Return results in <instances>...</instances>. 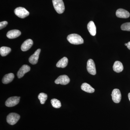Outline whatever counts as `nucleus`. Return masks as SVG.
Returning <instances> with one entry per match:
<instances>
[{
	"instance_id": "f257e3e1",
	"label": "nucleus",
	"mask_w": 130,
	"mask_h": 130,
	"mask_svg": "<svg viewBox=\"0 0 130 130\" xmlns=\"http://www.w3.org/2000/svg\"><path fill=\"white\" fill-rule=\"evenodd\" d=\"M67 39L69 42L72 44L78 45L84 43L83 39L78 34H72L68 35Z\"/></svg>"
},
{
	"instance_id": "f03ea898",
	"label": "nucleus",
	"mask_w": 130,
	"mask_h": 130,
	"mask_svg": "<svg viewBox=\"0 0 130 130\" xmlns=\"http://www.w3.org/2000/svg\"><path fill=\"white\" fill-rule=\"evenodd\" d=\"M53 5L55 11L59 14L63 13L65 6L63 0H53Z\"/></svg>"
},
{
	"instance_id": "7ed1b4c3",
	"label": "nucleus",
	"mask_w": 130,
	"mask_h": 130,
	"mask_svg": "<svg viewBox=\"0 0 130 130\" xmlns=\"http://www.w3.org/2000/svg\"><path fill=\"white\" fill-rule=\"evenodd\" d=\"M20 119V116L15 113H11L7 117V121L9 124L14 125Z\"/></svg>"
},
{
	"instance_id": "20e7f679",
	"label": "nucleus",
	"mask_w": 130,
	"mask_h": 130,
	"mask_svg": "<svg viewBox=\"0 0 130 130\" xmlns=\"http://www.w3.org/2000/svg\"><path fill=\"white\" fill-rule=\"evenodd\" d=\"M14 13L19 18L24 19L29 16V12L24 8L19 7L14 9Z\"/></svg>"
},
{
	"instance_id": "39448f33",
	"label": "nucleus",
	"mask_w": 130,
	"mask_h": 130,
	"mask_svg": "<svg viewBox=\"0 0 130 130\" xmlns=\"http://www.w3.org/2000/svg\"><path fill=\"white\" fill-rule=\"evenodd\" d=\"M20 98V97L16 96L9 98L6 101L5 105L8 107L14 106L18 104Z\"/></svg>"
},
{
	"instance_id": "423d86ee",
	"label": "nucleus",
	"mask_w": 130,
	"mask_h": 130,
	"mask_svg": "<svg viewBox=\"0 0 130 130\" xmlns=\"http://www.w3.org/2000/svg\"><path fill=\"white\" fill-rule=\"evenodd\" d=\"M87 70L88 72L92 75H95L96 74L95 64L94 61L89 59L87 63Z\"/></svg>"
},
{
	"instance_id": "0eeeda50",
	"label": "nucleus",
	"mask_w": 130,
	"mask_h": 130,
	"mask_svg": "<svg viewBox=\"0 0 130 130\" xmlns=\"http://www.w3.org/2000/svg\"><path fill=\"white\" fill-rule=\"evenodd\" d=\"M70 79L69 77L66 75H61L55 81V83L57 84H60L62 85H66L70 83Z\"/></svg>"
},
{
	"instance_id": "6e6552de",
	"label": "nucleus",
	"mask_w": 130,
	"mask_h": 130,
	"mask_svg": "<svg viewBox=\"0 0 130 130\" xmlns=\"http://www.w3.org/2000/svg\"><path fill=\"white\" fill-rule=\"evenodd\" d=\"M112 100L115 103H119L121 101V92L118 89H115L112 91Z\"/></svg>"
},
{
	"instance_id": "1a4fd4ad",
	"label": "nucleus",
	"mask_w": 130,
	"mask_h": 130,
	"mask_svg": "<svg viewBox=\"0 0 130 130\" xmlns=\"http://www.w3.org/2000/svg\"><path fill=\"white\" fill-rule=\"evenodd\" d=\"M41 51V49H38L35 51L34 54L30 57L29 61L31 64H36L37 63Z\"/></svg>"
},
{
	"instance_id": "9d476101",
	"label": "nucleus",
	"mask_w": 130,
	"mask_h": 130,
	"mask_svg": "<svg viewBox=\"0 0 130 130\" xmlns=\"http://www.w3.org/2000/svg\"><path fill=\"white\" fill-rule=\"evenodd\" d=\"M30 70V67L28 65H23L18 71L17 73V76L19 78H21L22 77H23L26 73L29 71Z\"/></svg>"
},
{
	"instance_id": "9b49d317",
	"label": "nucleus",
	"mask_w": 130,
	"mask_h": 130,
	"mask_svg": "<svg viewBox=\"0 0 130 130\" xmlns=\"http://www.w3.org/2000/svg\"><path fill=\"white\" fill-rule=\"evenodd\" d=\"M116 14L117 17L121 18H128L130 16L129 13L125 9L122 8L118 9L116 11Z\"/></svg>"
},
{
	"instance_id": "f8f14e48",
	"label": "nucleus",
	"mask_w": 130,
	"mask_h": 130,
	"mask_svg": "<svg viewBox=\"0 0 130 130\" xmlns=\"http://www.w3.org/2000/svg\"><path fill=\"white\" fill-rule=\"evenodd\" d=\"M33 44V42L31 39H28L24 42L21 46V50L23 51H28L31 47Z\"/></svg>"
},
{
	"instance_id": "ddd939ff",
	"label": "nucleus",
	"mask_w": 130,
	"mask_h": 130,
	"mask_svg": "<svg viewBox=\"0 0 130 130\" xmlns=\"http://www.w3.org/2000/svg\"><path fill=\"white\" fill-rule=\"evenodd\" d=\"M21 35V31L18 30H12L7 32V37L9 39H14L18 37Z\"/></svg>"
},
{
	"instance_id": "4468645a",
	"label": "nucleus",
	"mask_w": 130,
	"mask_h": 130,
	"mask_svg": "<svg viewBox=\"0 0 130 130\" xmlns=\"http://www.w3.org/2000/svg\"><path fill=\"white\" fill-rule=\"evenodd\" d=\"M87 28L91 36H95L96 34V27L93 21H90L89 22L87 26Z\"/></svg>"
},
{
	"instance_id": "2eb2a0df",
	"label": "nucleus",
	"mask_w": 130,
	"mask_h": 130,
	"mask_svg": "<svg viewBox=\"0 0 130 130\" xmlns=\"http://www.w3.org/2000/svg\"><path fill=\"white\" fill-rule=\"evenodd\" d=\"M113 69L115 72L117 73L121 72L123 71L124 67L120 61H116L114 63Z\"/></svg>"
},
{
	"instance_id": "dca6fc26",
	"label": "nucleus",
	"mask_w": 130,
	"mask_h": 130,
	"mask_svg": "<svg viewBox=\"0 0 130 130\" xmlns=\"http://www.w3.org/2000/svg\"><path fill=\"white\" fill-rule=\"evenodd\" d=\"M14 75L13 73H9L6 74L3 78L2 82L4 84H8L11 83L14 78Z\"/></svg>"
},
{
	"instance_id": "f3484780",
	"label": "nucleus",
	"mask_w": 130,
	"mask_h": 130,
	"mask_svg": "<svg viewBox=\"0 0 130 130\" xmlns=\"http://www.w3.org/2000/svg\"><path fill=\"white\" fill-rule=\"evenodd\" d=\"M81 89L82 90L87 92V93H92L95 91V89L91 87L89 84L84 83L82 84L81 86Z\"/></svg>"
},
{
	"instance_id": "a211bd4d",
	"label": "nucleus",
	"mask_w": 130,
	"mask_h": 130,
	"mask_svg": "<svg viewBox=\"0 0 130 130\" xmlns=\"http://www.w3.org/2000/svg\"><path fill=\"white\" fill-rule=\"evenodd\" d=\"M68 62V58L67 57H64L58 61L56 64V66L57 67L64 68L67 66Z\"/></svg>"
},
{
	"instance_id": "6ab92c4d",
	"label": "nucleus",
	"mask_w": 130,
	"mask_h": 130,
	"mask_svg": "<svg viewBox=\"0 0 130 130\" xmlns=\"http://www.w3.org/2000/svg\"><path fill=\"white\" fill-rule=\"evenodd\" d=\"M11 48L7 47H2L0 48V54L2 56H7L11 52Z\"/></svg>"
},
{
	"instance_id": "aec40b11",
	"label": "nucleus",
	"mask_w": 130,
	"mask_h": 130,
	"mask_svg": "<svg viewBox=\"0 0 130 130\" xmlns=\"http://www.w3.org/2000/svg\"><path fill=\"white\" fill-rule=\"evenodd\" d=\"M38 99L40 100L41 104H44L47 99V95L45 93H41L38 96Z\"/></svg>"
},
{
	"instance_id": "412c9836",
	"label": "nucleus",
	"mask_w": 130,
	"mask_h": 130,
	"mask_svg": "<svg viewBox=\"0 0 130 130\" xmlns=\"http://www.w3.org/2000/svg\"><path fill=\"white\" fill-rule=\"evenodd\" d=\"M52 106L56 108H60L61 107V103L59 100L56 99H52L51 101Z\"/></svg>"
},
{
	"instance_id": "4be33fe9",
	"label": "nucleus",
	"mask_w": 130,
	"mask_h": 130,
	"mask_svg": "<svg viewBox=\"0 0 130 130\" xmlns=\"http://www.w3.org/2000/svg\"><path fill=\"white\" fill-rule=\"evenodd\" d=\"M121 30H123L130 31V23H126L123 24L121 25Z\"/></svg>"
},
{
	"instance_id": "5701e85b",
	"label": "nucleus",
	"mask_w": 130,
	"mask_h": 130,
	"mask_svg": "<svg viewBox=\"0 0 130 130\" xmlns=\"http://www.w3.org/2000/svg\"><path fill=\"white\" fill-rule=\"evenodd\" d=\"M8 24V22L7 21H3L1 22L0 23V29H3V28H5Z\"/></svg>"
},
{
	"instance_id": "b1692460",
	"label": "nucleus",
	"mask_w": 130,
	"mask_h": 130,
	"mask_svg": "<svg viewBox=\"0 0 130 130\" xmlns=\"http://www.w3.org/2000/svg\"><path fill=\"white\" fill-rule=\"evenodd\" d=\"M126 46H127V48L130 50V42H128V43H127V45Z\"/></svg>"
},
{
	"instance_id": "393cba45",
	"label": "nucleus",
	"mask_w": 130,
	"mask_h": 130,
	"mask_svg": "<svg viewBox=\"0 0 130 130\" xmlns=\"http://www.w3.org/2000/svg\"><path fill=\"white\" fill-rule=\"evenodd\" d=\"M128 98H129V100L130 101V93L128 94Z\"/></svg>"
},
{
	"instance_id": "a878e982",
	"label": "nucleus",
	"mask_w": 130,
	"mask_h": 130,
	"mask_svg": "<svg viewBox=\"0 0 130 130\" xmlns=\"http://www.w3.org/2000/svg\"><path fill=\"white\" fill-rule=\"evenodd\" d=\"M125 46H127V43H126L125 44Z\"/></svg>"
}]
</instances>
